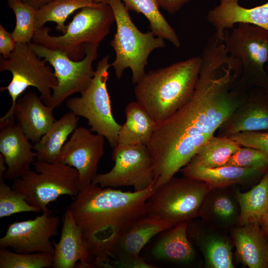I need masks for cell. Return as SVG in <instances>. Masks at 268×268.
Here are the masks:
<instances>
[{
  "instance_id": "6da1fadb",
  "label": "cell",
  "mask_w": 268,
  "mask_h": 268,
  "mask_svg": "<svg viewBox=\"0 0 268 268\" xmlns=\"http://www.w3.org/2000/svg\"><path fill=\"white\" fill-rule=\"evenodd\" d=\"M191 99L166 120L157 123L147 145L153 160L157 189L186 166L220 126L247 99L239 88V65L224 44L208 41Z\"/></svg>"
},
{
  "instance_id": "7a4b0ae2",
  "label": "cell",
  "mask_w": 268,
  "mask_h": 268,
  "mask_svg": "<svg viewBox=\"0 0 268 268\" xmlns=\"http://www.w3.org/2000/svg\"><path fill=\"white\" fill-rule=\"evenodd\" d=\"M201 62L196 56L150 70L135 84L136 101L157 124L166 120L192 97Z\"/></svg>"
},
{
  "instance_id": "3957f363",
  "label": "cell",
  "mask_w": 268,
  "mask_h": 268,
  "mask_svg": "<svg viewBox=\"0 0 268 268\" xmlns=\"http://www.w3.org/2000/svg\"><path fill=\"white\" fill-rule=\"evenodd\" d=\"M152 186L134 192H123L91 183L80 191L68 207L81 231L115 219L146 214V201L154 192Z\"/></svg>"
},
{
  "instance_id": "277c9868",
  "label": "cell",
  "mask_w": 268,
  "mask_h": 268,
  "mask_svg": "<svg viewBox=\"0 0 268 268\" xmlns=\"http://www.w3.org/2000/svg\"><path fill=\"white\" fill-rule=\"evenodd\" d=\"M115 21L110 4L98 3L80 9L62 35L52 36L49 34L51 29L44 26L35 32L32 42L79 61L85 56L84 46L99 44L110 33Z\"/></svg>"
},
{
  "instance_id": "5b68a950",
  "label": "cell",
  "mask_w": 268,
  "mask_h": 268,
  "mask_svg": "<svg viewBox=\"0 0 268 268\" xmlns=\"http://www.w3.org/2000/svg\"><path fill=\"white\" fill-rule=\"evenodd\" d=\"M115 16L116 31L110 45L116 53L112 63L116 77L122 78L128 68L132 73L133 84L137 83L145 75L148 58L152 51L166 46L164 39L151 31H140L129 14V10L120 0H111L109 3Z\"/></svg>"
},
{
  "instance_id": "8992f818",
  "label": "cell",
  "mask_w": 268,
  "mask_h": 268,
  "mask_svg": "<svg viewBox=\"0 0 268 268\" xmlns=\"http://www.w3.org/2000/svg\"><path fill=\"white\" fill-rule=\"evenodd\" d=\"M228 54L239 64L241 74L238 86L249 91L254 88L268 90V31L256 25L239 23L230 33L224 32Z\"/></svg>"
},
{
  "instance_id": "52a82bcc",
  "label": "cell",
  "mask_w": 268,
  "mask_h": 268,
  "mask_svg": "<svg viewBox=\"0 0 268 268\" xmlns=\"http://www.w3.org/2000/svg\"><path fill=\"white\" fill-rule=\"evenodd\" d=\"M35 171L28 170L13 181L12 188L31 205L49 212L47 205L60 196L75 197L79 193V174L74 168L59 162L36 160Z\"/></svg>"
},
{
  "instance_id": "ba28073f",
  "label": "cell",
  "mask_w": 268,
  "mask_h": 268,
  "mask_svg": "<svg viewBox=\"0 0 268 268\" xmlns=\"http://www.w3.org/2000/svg\"><path fill=\"white\" fill-rule=\"evenodd\" d=\"M46 62L39 57L28 43L16 42L14 50L6 59L0 58V71L8 70L12 79L0 91L7 90L12 100L7 112L0 119H12V112L19 96L29 87L36 88L43 102L49 106L53 90L58 80Z\"/></svg>"
},
{
  "instance_id": "9c48e42d",
  "label": "cell",
  "mask_w": 268,
  "mask_h": 268,
  "mask_svg": "<svg viewBox=\"0 0 268 268\" xmlns=\"http://www.w3.org/2000/svg\"><path fill=\"white\" fill-rule=\"evenodd\" d=\"M211 188L202 181L174 176L149 197L146 214L158 216L173 226L196 219Z\"/></svg>"
},
{
  "instance_id": "30bf717a",
  "label": "cell",
  "mask_w": 268,
  "mask_h": 268,
  "mask_svg": "<svg viewBox=\"0 0 268 268\" xmlns=\"http://www.w3.org/2000/svg\"><path fill=\"white\" fill-rule=\"evenodd\" d=\"M109 58L110 55H108L98 62L88 87L80 93V97L68 99L66 105L77 116L87 119L90 130L103 135L114 148L118 144L121 125L113 116L107 87L108 69L111 66L109 63Z\"/></svg>"
},
{
  "instance_id": "8fae6325",
  "label": "cell",
  "mask_w": 268,
  "mask_h": 268,
  "mask_svg": "<svg viewBox=\"0 0 268 268\" xmlns=\"http://www.w3.org/2000/svg\"><path fill=\"white\" fill-rule=\"evenodd\" d=\"M28 44L39 57L48 62L55 70L58 84L53 90L49 106L54 109L70 95L80 93L88 87L95 74L92 64L98 57L99 44L85 45V56L79 61H74L62 52L38 44Z\"/></svg>"
},
{
  "instance_id": "7c38bea8",
  "label": "cell",
  "mask_w": 268,
  "mask_h": 268,
  "mask_svg": "<svg viewBox=\"0 0 268 268\" xmlns=\"http://www.w3.org/2000/svg\"><path fill=\"white\" fill-rule=\"evenodd\" d=\"M112 158L115 162L112 169L97 174L92 183L101 188L133 186L135 191L154 186V164L146 145L118 144Z\"/></svg>"
},
{
  "instance_id": "4fadbf2b",
  "label": "cell",
  "mask_w": 268,
  "mask_h": 268,
  "mask_svg": "<svg viewBox=\"0 0 268 268\" xmlns=\"http://www.w3.org/2000/svg\"><path fill=\"white\" fill-rule=\"evenodd\" d=\"M60 223L59 217L51 212H42L33 219L10 223L4 236L0 239V247L10 248L22 254L45 253L54 255L51 238L56 235Z\"/></svg>"
},
{
  "instance_id": "5bb4252c",
  "label": "cell",
  "mask_w": 268,
  "mask_h": 268,
  "mask_svg": "<svg viewBox=\"0 0 268 268\" xmlns=\"http://www.w3.org/2000/svg\"><path fill=\"white\" fill-rule=\"evenodd\" d=\"M91 130L77 127L64 145L56 162L71 166L79 174V189L92 183L104 153L105 137Z\"/></svg>"
},
{
  "instance_id": "9a60e30c",
  "label": "cell",
  "mask_w": 268,
  "mask_h": 268,
  "mask_svg": "<svg viewBox=\"0 0 268 268\" xmlns=\"http://www.w3.org/2000/svg\"><path fill=\"white\" fill-rule=\"evenodd\" d=\"M202 220L188 222L187 233L193 244L201 253L206 268H234L231 237Z\"/></svg>"
},
{
  "instance_id": "2e32d148",
  "label": "cell",
  "mask_w": 268,
  "mask_h": 268,
  "mask_svg": "<svg viewBox=\"0 0 268 268\" xmlns=\"http://www.w3.org/2000/svg\"><path fill=\"white\" fill-rule=\"evenodd\" d=\"M30 141L14 118L0 119V152L7 166L4 179L21 177L37 160Z\"/></svg>"
},
{
  "instance_id": "e0dca14e",
  "label": "cell",
  "mask_w": 268,
  "mask_h": 268,
  "mask_svg": "<svg viewBox=\"0 0 268 268\" xmlns=\"http://www.w3.org/2000/svg\"><path fill=\"white\" fill-rule=\"evenodd\" d=\"M263 88L251 89L245 101L220 126L218 136L228 137L243 132L268 130V101Z\"/></svg>"
},
{
  "instance_id": "ac0fdd59",
  "label": "cell",
  "mask_w": 268,
  "mask_h": 268,
  "mask_svg": "<svg viewBox=\"0 0 268 268\" xmlns=\"http://www.w3.org/2000/svg\"><path fill=\"white\" fill-rule=\"evenodd\" d=\"M54 247V268H93L92 257L84 242L80 227L68 208L63 217L61 234Z\"/></svg>"
},
{
  "instance_id": "d6986e66",
  "label": "cell",
  "mask_w": 268,
  "mask_h": 268,
  "mask_svg": "<svg viewBox=\"0 0 268 268\" xmlns=\"http://www.w3.org/2000/svg\"><path fill=\"white\" fill-rule=\"evenodd\" d=\"M239 0H220L219 3L208 12L206 19L217 36L224 37L225 31L233 28L237 23L252 24L268 31V1L249 8L240 5Z\"/></svg>"
},
{
  "instance_id": "ffe728a7",
  "label": "cell",
  "mask_w": 268,
  "mask_h": 268,
  "mask_svg": "<svg viewBox=\"0 0 268 268\" xmlns=\"http://www.w3.org/2000/svg\"><path fill=\"white\" fill-rule=\"evenodd\" d=\"M230 187L211 188L199 214L201 220L226 232L239 225L240 216L236 190Z\"/></svg>"
},
{
  "instance_id": "44dd1931",
  "label": "cell",
  "mask_w": 268,
  "mask_h": 268,
  "mask_svg": "<svg viewBox=\"0 0 268 268\" xmlns=\"http://www.w3.org/2000/svg\"><path fill=\"white\" fill-rule=\"evenodd\" d=\"M40 96L29 92L19 97L12 116L25 135L31 141L38 142L56 121L52 107L46 105Z\"/></svg>"
},
{
  "instance_id": "7402d4cb",
  "label": "cell",
  "mask_w": 268,
  "mask_h": 268,
  "mask_svg": "<svg viewBox=\"0 0 268 268\" xmlns=\"http://www.w3.org/2000/svg\"><path fill=\"white\" fill-rule=\"evenodd\" d=\"M172 227L171 224L160 217L146 214L126 230L109 257L121 259L137 258L140 251L152 237Z\"/></svg>"
},
{
  "instance_id": "603a6c76",
  "label": "cell",
  "mask_w": 268,
  "mask_h": 268,
  "mask_svg": "<svg viewBox=\"0 0 268 268\" xmlns=\"http://www.w3.org/2000/svg\"><path fill=\"white\" fill-rule=\"evenodd\" d=\"M229 232L240 262L249 268H268V236L260 224L237 226Z\"/></svg>"
},
{
  "instance_id": "cb8c5ba5",
  "label": "cell",
  "mask_w": 268,
  "mask_h": 268,
  "mask_svg": "<svg viewBox=\"0 0 268 268\" xmlns=\"http://www.w3.org/2000/svg\"><path fill=\"white\" fill-rule=\"evenodd\" d=\"M267 170L229 165L208 168L191 160L180 171L184 177L202 181L212 188H219L249 184L262 177Z\"/></svg>"
},
{
  "instance_id": "d4e9b609",
  "label": "cell",
  "mask_w": 268,
  "mask_h": 268,
  "mask_svg": "<svg viewBox=\"0 0 268 268\" xmlns=\"http://www.w3.org/2000/svg\"><path fill=\"white\" fill-rule=\"evenodd\" d=\"M187 223H181L166 230L153 248L152 255L157 259L178 264L193 263L196 253L187 236Z\"/></svg>"
},
{
  "instance_id": "484cf974",
  "label": "cell",
  "mask_w": 268,
  "mask_h": 268,
  "mask_svg": "<svg viewBox=\"0 0 268 268\" xmlns=\"http://www.w3.org/2000/svg\"><path fill=\"white\" fill-rule=\"evenodd\" d=\"M78 116L70 111L53 123L49 130L33 146L38 160L56 162L68 136L77 128Z\"/></svg>"
},
{
  "instance_id": "4316f807",
  "label": "cell",
  "mask_w": 268,
  "mask_h": 268,
  "mask_svg": "<svg viewBox=\"0 0 268 268\" xmlns=\"http://www.w3.org/2000/svg\"><path fill=\"white\" fill-rule=\"evenodd\" d=\"M126 121L119 132L118 144L147 145L157 123L136 101L125 108Z\"/></svg>"
},
{
  "instance_id": "83f0119b",
  "label": "cell",
  "mask_w": 268,
  "mask_h": 268,
  "mask_svg": "<svg viewBox=\"0 0 268 268\" xmlns=\"http://www.w3.org/2000/svg\"><path fill=\"white\" fill-rule=\"evenodd\" d=\"M240 207L239 225L260 224L268 210V168L259 183L245 193L236 190Z\"/></svg>"
},
{
  "instance_id": "f1b7e54d",
  "label": "cell",
  "mask_w": 268,
  "mask_h": 268,
  "mask_svg": "<svg viewBox=\"0 0 268 268\" xmlns=\"http://www.w3.org/2000/svg\"><path fill=\"white\" fill-rule=\"evenodd\" d=\"M129 10L142 14L148 20L149 28L154 34L180 46L179 37L174 28L160 12L155 0H120Z\"/></svg>"
},
{
  "instance_id": "f546056e",
  "label": "cell",
  "mask_w": 268,
  "mask_h": 268,
  "mask_svg": "<svg viewBox=\"0 0 268 268\" xmlns=\"http://www.w3.org/2000/svg\"><path fill=\"white\" fill-rule=\"evenodd\" d=\"M98 3L95 0H53L37 9L35 31L51 21L56 23L57 31L64 34L67 28L65 22L68 16L76 10Z\"/></svg>"
},
{
  "instance_id": "4dcf8cb0",
  "label": "cell",
  "mask_w": 268,
  "mask_h": 268,
  "mask_svg": "<svg viewBox=\"0 0 268 268\" xmlns=\"http://www.w3.org/2000/svg\"><path fill=\"white\" fill-rule=\"evenodd\" d=\"M241 146L229 137L214 135L191 160L208 168L223 166Z\"/></svg>"
},
{
  "instance_id": "1f68e13d",
  "label": "cell",
  "mask_w": 268,
  "mask_h": 268,
  "mask_svg": "<svg viewBox=\"0 0 268 268\" xmlns=\"http://www.w3.org/2000/svg\"><path fill=\"white\" fill-rule=\"evenodd\" d=\"M16 17L15 27L12 32L16 42H32L35 32L37 10L22 0H6Z\"/></svg>"
},
{
  "instance_id": "d6a6232c",
  "label": "cell",
  "mask_w": 268,
  "mask_h": 268,
  "mask_svg": "<svg viewBox=\"0 0 268 268\" xmlns=\"http://www.w3.org/2000/svg\"><path fill=\"white\" fill-rule=\"evenodd\" d=\"M54 255L45 253L31 254L0 249V268H45L53 267Z\"/></svg>"
},
{
  "instance_id": "836d02e7",
  "label": "cell",
  "mask_w": 268,
  "mask_h": 268,
  "mask_svg": "<svg viewBox=\"0 0 268 268\" xmlns=\"http://www.w3.org/2000/svg\"><path fill=\"white\" fill-rule=\"evenodd\" d=\"M0 178V217L3 218L23 212H40L30 204L24 197Z\"/></svg>"
},
{
  "instance_id": "e575fe53",
  "label": "cell",
  "mask_w": 268,
  "mask_h": 268,
  "mask_svg": "<svg viewBox=\"0 0 268 268\" xmlns=\"http://www.w3.org/2000/svg\"><path fill=\"white\" fill-rule=\"evenodd\" d=\"M241 146L225 165L247 168H268V154L259 149Z\"/></svg>"
},
{
  "instance_id": "d590c367",
  "label": "cell",
  "mask_w": 268,
  "mask_h": 268,
  "mask_svg": "<svg viewBox=\"0 0 268 268\" xmlns=\"http://www.w3.org/2000/svg\"><path fill=\"white\" fill-rule=\"evenodd\" d=\"M228 137L242 146L254 148L268 154V132H243Z\"/></svg>"
},
{
  "instance_id": "8d00e7d4",
  "label": "cell",
  "mask_w": 268,
  "mask_h": 268,
  "mask_svg": "<svg viewBox=\"0 0 268 268\" xmlns=\"http://www.w3.org/2000/svg\"><path fill=\"white\" fill-rule=\"evenodd\" d=\"M93 268H154L140 257L132 259H113L110 257L95 259L92 263Z\"/></svg>"
},
{
  "instance_id": "74e56055",
  "label": "cell",
  "mask_w": 268,
  "mask_h": 268,
  "mask_svg": "<svg viewBox=\"0 0 268 268\" xmlns=\"http://www.w3.org/2000/svg\"><path fill=\"white\" fill-rule=\"evenodd\" d=\"M16 42L12 32L7 31L2 25L0 24V53L2 58L6 59L14 50Z\"/></svg>"
},
{
  "instance_id": "f35d334b",
  "label": "cell",
  "mask_w": 268,
  "mask_h": 268,
  "mask_svg": "<svg viewBox=\"0 0 268 268\" xmlns=\"http://www.w3.org/2000/svg\"><path fill=\"white\" fill-rule=\"evenodd\" d=\"M159 7L173 14L190 0H155Z\"/></svg>"
},
{
  "instance_id": "ab89813d",
  "label": "cell",
  "mask_w": 268,
  "mask_h": 268,
  "mask_svg": "<svg viewBox=\"0 0 268 268\" xmlns=\"http://www.w3.org/2000/svg\"><path fill=\"white\" fill-rule=\"evenodd\" d=\"M23 2L29 4L36 9L45 5L53 0H22Z\"/></svg>"
},
{
  "instance_id": "60d3db41",
  "label": "cell",
  "mask_w": 268,
  "mask_h": 268,
  "mask_svg": "<svg viewBox=\"0 0 268 268\" xmlns=\"http://www.w3.org/2000/svg\"><path fill=\"white\" fill-rule=\"evenodd\" d=\"M7 169V166L2 155L0 154V178H3V175Z\"/></svg>"
},
{
  "instance_id": "b9f144b4",
  "label": "cell",
  "mask_w": 268,
  "mask_h": 268,
  "mask_svg": "<svg viewBox=\"0 0 268 268\" xmlns=\"http://www.w3.org/2000/svg\"><path fill=\"white\" fill-rule=\"evenodd\" d=\"M261 227L268 236V210L260 223Z\"/></svg>"
},
{
  "instance_id": "7bdbcfd3",
  "label": "cell",
  "mask_w": 268,
  "mask_h": 268,
  "mask_svg": "<svg viewBox=\"0 0 268 268\" xmlns=\"http://www.w3.org/2000/svg\"><path fill=\"white\" fill-rule=\"evenodd\" d=\"M111 0H95L96 2L109 4Z\"/></svg>"
},
{
  "instance_id": "ee69618b",
  "label": "cell",
  "mask_w": 268,
  "mask_h": 268,
  "mask_svg": "<svg viewBox=\"0 0 268 268\" xmlns=\"http://www.w3.org/2000/svg\"><path fill=\"white\" fill-rule=\"evenodd\" d=\"M265 70L268 75V64L265 67Z\"/></svg>"
},
{
  "instance_id": "f6af8a7d",
  "label": "cell",
  "mask_w": 268,
  "mask_h": 268,
  "mask_svg": "<svg viewBox=\"0 0 268 268\" xmlns=\"http://www.w3.org/2000/svg\"><path fill=\"white\" fill-rule=\"evenodd\" d=\"M266 96L267 100L268 101V90L266 91Z\"/></svg>"
}]
</instances>
